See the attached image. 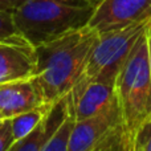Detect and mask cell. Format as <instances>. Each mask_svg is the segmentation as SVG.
<instances>
[{"instance_id": "5", "label": "cell", "mask_w": 151, "mask_h": 151, "mask_svg": "<svg viewBox=\"0 0 151 151\" xmlns=\"http://www.w3.org/2000/svg\"><path fill=\"white\" fill-rule=\"evenodd\" d=\"M122 125L117 97L99 113L76 121L69 138V151H93Z\"/></svg>"}, {"instance_id": "1", "label": "cell", "mask_w": 151, "mask_h": 151, "mask_svg": "<svg viewBox=\"0 0 151 151\" xmlns=\"http://www.w3.org/2000/svg\"><path fill=\"white\" fill-rule=\"evenodd\" d=\"M99 35L86 25L33 48L36 70L32 78L47 105L69 94L83 74Z\"/></svg>"}, {"instance_id": "13", "label": "cell", "mask_w": 151, "mask_h": 151, "mask_svg": "<svg viewBox=\"0 0 151 151\" xmlns=\"http://www.w3.org/2000/svg\"><path fill=\"white\" fill-rule=\"evenodd\" d=\"M0 42L31 47L27 42V40L19 33L13 21L12 12H8V11H0Z\"/></svg>"}, {"instance_id": "22", "label": "cell", "mask_w": 151, "mask_h": 151, "mask_svg": "<svg viewBox=\"0 0 151 151\" xmlns=\"http://www.w3.org/2000/svg\"><path fill=\"white\" fill-rule=\"evenodd\" d=\"M0 121H3V117H1V115H0Z\"/></svg>"}, {"instance_id": "3", "label": "cell", "mask_w": 151, "mask_h": 151, "mask_svg": "<svg viewBox=\"0 0 151 151\" xmlns=\"http://www.w3.org/2000/svg\"><path fill=\"white\" fill-rule=\"evenodd\" d=\"M114 89L123 129L130 133H137L142 123L151 117L147 29L134 45L127 61L115 80Z\"/></svg>"}, {"instance_id": "9", "label": "cell", "mask_w": 151, "mask_h": 151, "mask_svg": "<svg viewBox=\"0 0 151 151\" xmlns=\"http://www.w3.org/2000/svg\"><path fill=\"white\" fill-rule=\"evenodd\" d=\"M69 113H70L69 94H66L50 106L45 117L40 121L33 131H31L23 139L15 142L8 151H41L50 137L63 125Z\"/></svg>"}, {"instance_id": "12", "label": "cell", "mask_w": 151, "mask_h": 151, "mask_svg": "<svg viewBox=\"0 0 151 151\" xmlns=\"http://www.w3.org/2000/svg\"><path fill=\"white\" fill-rule=\"evenodd\" d=\"M105 151H141L137 142L135 133H130L119 125L110 135Z\"/></svg>"}, {"instance_id": "7", "label": "cell", "mask_w": 151, "mask_h": 151, "mask_svg": "<svg viewBox=\"0 0 151 151\" xmlns=\"http://www.w3.org/2000/svg\"><path fill=\"white\" fill-rule=\"evenodd\" d=\"M45 106L52 105L44 102L41 90L33 78L0 83V115L3 119Z\"/></svg>"}, {"instance_id": "19", "label": "cell", "mask_w": 151, "mask_h": 151, "mask_svg": "<svg viewBox=\"0 0 151 151\" xmlns=\"http://www.w3.org/2000/svg\"><path fill=\"white\" fill-rule=\"evenodd\" d=\"M113 133H114V131H113ZM113 133H111V134H113ZM109 138H110V137H109ZM109 138H107V139H105V141H104V142H102V143H101V145H99V146H98V147H96V149H94L93 151H105V147H106L107 142H109Z\"/></svg>"}, {"instance_id": "6", "label": "cell", "mask_w": 151, "mask_h": 151, "mask_svg": "<svg viewBox=\"0 0 151 151\" xmlns=\"http://www.w3.org/2000/svg\"><path fill=\"white\" fill-rule=\"evenodd\" d=\"M151 17V0H102L88 25L98 35Z\"/></svg>"}, {"instance_id": "14", "label": "cell", "mask_w": 151, "mask_h": 151, "mask_svg": "<svg viewBox=\"0 0 151 151\" xmlns=\"http://www.w3.org/2000/svg\"><path fill=\"white\" fill-rule=\"evenodd\" d=\"M74 122L76 121L73 115L69 113V115L63 122V125L50 137V139L45 143L41 151H69V138H70Z\"/></svg>"}, {"instance_id": "20", "label": "cell", "mask_w": 151, "mask_h": 151, "mask_svg": "<svg viewBox=\"0 0 151 151\" xmlns=\"http://www.w3.org/2000/svg\"><path fill=\"white\" fill-rule=\"evenodd\" d=\"M88 1H90V3H91V4H93V5H94V7H96V8H97V5H98V4H99V3H101V1H102V0H88Z\"/></svg>"}, {"instance_id": "15", "label": "cell", "mask_w": 151, "mask_h": 151, "mask_svg": "<svg viewBox=\"0 0 151 151\" xmlns=\"http://www.w3.org/2000/svg\"><path fill=\"white\" fill-rule=\"evenodd\" d=\"M141 151H151V117L147 118L135 133Z\"/></svg>"}, {"instance_id": "21", "label": "cell", "mask_w": 151, "mask_h": 151, "mask_svg": "<svg viewBox=\"0 0 151 151\" xmlns=\"http://www.w3.org/2000/svg\"><path fill=\"white\" fill-rule=\"evenodd\" d=\"M149 31L151 32V20H150V24H149Z\"/></svg>"}, {"instance_id": "16", "label": "cell", "mask_w": 151, "mask_h": 151, "mask_svg": "<svg viewBox=\"0 0 151 151\" xmlns=\"http://www.w3.org/2000/svg\"><path fill=\"white\" fill-rule=\"evenodd\" d=\"M15 143L11 127V118L3 119L0 122V151H8L11 146Z\"/></svg>"}, {"instance_id": "18", "label": "cell", "mask_w": 151, "mask_h": 151, "mask_svg": "<svg viewBox=\"0 0 151 151\" xmlns=\"http://www.w3.org/2000/svg\"><path fill=\"white\" fill-rule=\"evenodd\" d=\"M147 50H149V70L151 76V32L149 31V27H147Z\"/></svg>"}, {"instance_id": "17", "label": "cell", "mask_w": 151, "mask_h": 151, "mask_svg": "<svg viewBox=\"0 0 151 151\" xmlns=\"http://www.w3.org/2000/svg\"><path fill=\"white\" fill-rule=\"evenodd\" d=\"M27 0H0V11H8L13 12L16 8H19Z\"/></svg>"}, {"instance_id": "8", "label": "cell", "mask_w": 151, "mask_h": 151, "mask_svg": "<svg viewBox=\"0 0 151 151\" xmlns=\"http://www.w3.org/2000/svg\"><path fill=\"white\" fill-rule=\"evenodd\" d=\"M115 98L113 85L102 82H77L69 93L70 114L74 121H82L104 110Z\"/></svg>"}, {"instance_id": "2", "label": "cell", "mask_w": 151, "mask_h": 151, "mask_svg": "<svg viewBox=\"0 0 151 151\" xmlns=\"http://www.w3.org/2000/svg\"><path fill=\"white\" fill-rule=\"evenodd\" d=\"M94 11L88 0H27L12 15L19 33L35 48L86 27Z\"/></svg>"}, {"instance_id": "10", "label": "cell", "mask_w": 151, "mask_h": 151, "mask_svg": "<svg viewBox=\"0 0 151 151\" xmlns=\"http://www.w3.org/2000/svg\"><path fill=\"white\" fill-rule=\"evenodd\" d=\"M35 70L33 47L0 42V83L28 80Z\"/></svg>"}, {"instance_id": "23", "label": "cell", "mask_w": 151, "mask_h": 151, "mask_svg": "<svg viewBox=\"0 0 151 151\" xmlns=\"http://www.w3.org/2000/svg\"><path fill=\"white\" fill-rule=\"evenodd\" d=\"M0 122H1V121H0Z\"/></svg>"}, {"instance_id": "11", "label": "cell", "mask_w": 151, "mask_h": 151, "mask_svg": "<svg viewBox=\"0 0 151 151\" xmlns=\"http://www.w3.org/2000/svg\"><path fill=\"white\" fill-rule=\"evenodd\" d=\"M50 109V106L40 107L36 110H31L27 113H21L19 115L11 118V127H12V135L13 141L17 142L20 139H23L24 137H27L31 131H33L37 127V125L40 123V121L45 117V114L48 113V110Z\"/></svg>"}, {"instance_id": "4", "label": "cell", "mask_w": 151, "mask_h": 151, "mask_svg": "<svg viewBox=\"0 0 151 151\" xmlns=\"http://www.w3.org/2000/svg\"><path fill=\"white\" fill-rule=\"evenodd\" d=\"M151 17L101 33L78 82H102L114 86L135 42L149 27Z\"/></svg>"}]
</instances>
